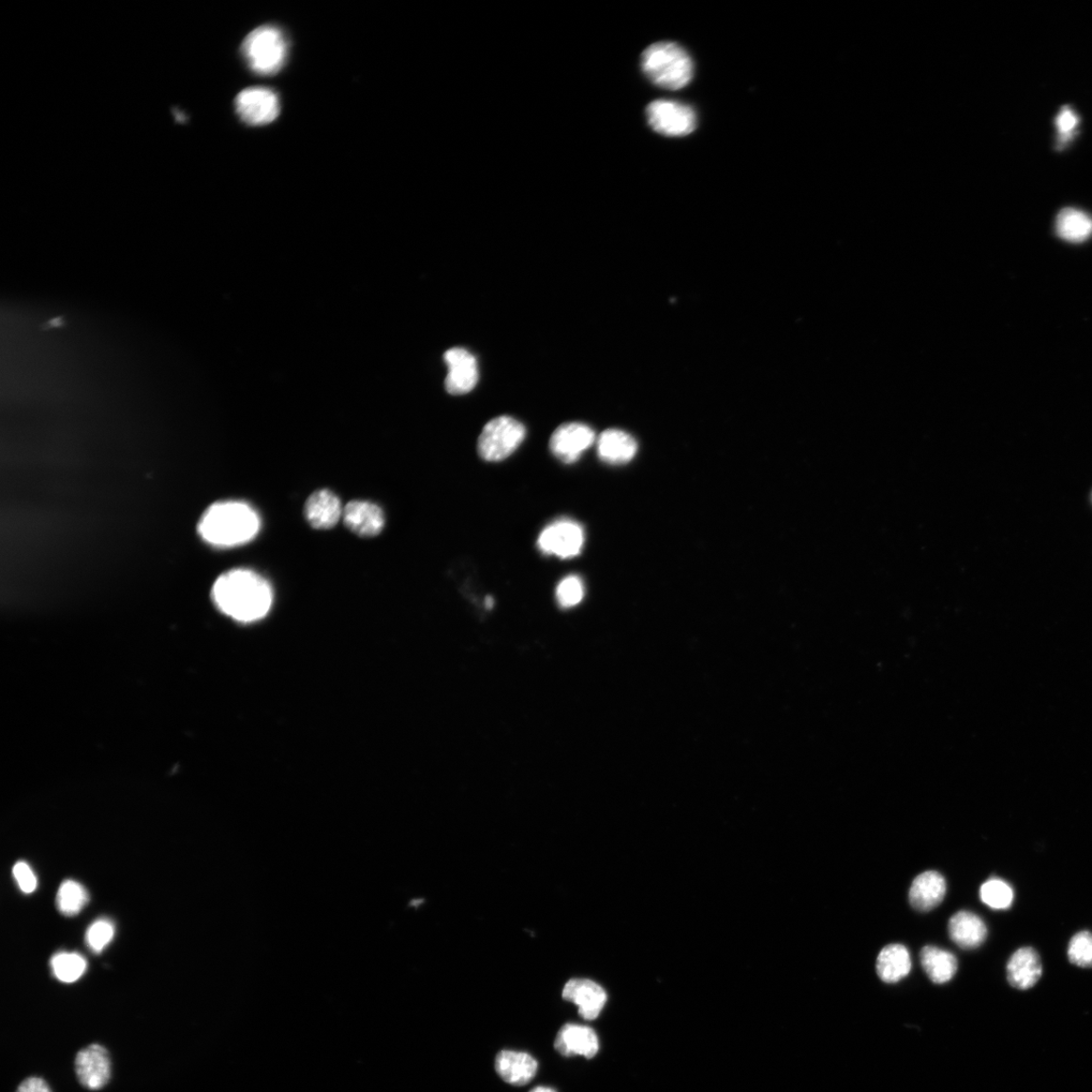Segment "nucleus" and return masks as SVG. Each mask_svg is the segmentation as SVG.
I'll return each mask as SVG.
<instances>
[{"label":"nucleus","instance_id":"obj_1","mask_svg":"<svg viewBox=\"0 0 1092 1092\" xmlns=\"http://www.w3.org/2000/svg\"><path fill=\"white\" fill-rule=\"evenodd\" d=\"M212 595L223 613L241 622L263 618L273 604V591L266 580L242 568L222 575Z\"/></svg>","mask_w":1092,"mask_h":1092},{"label":"nucleus","instance_id":"obj_2","mask_svg":"<svg viewBox=\"0 0 1092 1092\" xmlns=\"http://www.w3.org/2000/svg\"><path fill=\"white\" fill-rule=\"evenodd\" d=\"M260 528V519L254 509L243 502L214 504L203 515L199 532L215 546L233 547L249 543Z\"/></svg>","mask_w":1092,"mask_h":1092},{"label":"nucleus","instance_id":"obj_3","mask_svg":"<svg viewBox=\"0 0 1092 1092\" xmlns=\"http://www.w3.org/2000/svg\"><path fill=\"white\" fill-rule=\"evenodd\" d=\"M641 69L656 86L678 91L694 76L692 58L680 45L671 42L653 44L641 56Z\"/></svg>","mask_w":1092,"mask_h":1092},{"label":"nucleus","instance_id":"obj_4","mask_svg":"<svg viewBox=\"0 0 1092 1092\" xmlns=\"http://www.w3.org/2000/svg\"><path fill=\"white\" fill-rule=\"evenodd\" d=\"M289 44L286 36L275 26L254 29L244 40L242 54L253 72L260 76H273L286 63Z\"/></svg>","mask_w":1092,"mask_h":1092},{"label":"nucleus","instance_id":"obj_5","mask_svg":"<svg viewBox=\"0 0 1092 1092\" xmlns=\"http://www.w3.org/2000/svg\"><path fill=\"white\" fill-rule=\"evenodd\" d=\"M527 428L510 416L492 419L483 429L477 451L487 461H501L510 456L525 441Z\"/></svg>","mask_w":1092,"mask_h":1092},{"label":"nucleus","instance_id":"obj_6","mask_svg":"<svg viewBox=\"0 0 1092 1092\" xmlns=\"http://www.w3.org/2000/svg\"><path fill=\"white\" fill-rule=\"evenodd\" d=\"M648 121L653 131L667 137H684L697 127L695 111L687 104L660 99L649 104Z\"/></svg>","mask_w":1092,"mask_h":1092},{"label":"nucleus","instance_id":"obj_7","mask_svg":"<svg viewBox=\"0 0 1092 1092\" xmlns=\"http://www.w3.org/2000/svg\"><path fill=\"white\" fill-rule=\"evenodd\" d=\"M584 529L572 519H559L538 536L537 546L546 556L561 559L578 557L584 546Z\"/></svg>","mask_w":1092,"mask_h":1092},{"label":"nucleus","instance_id":"obj_8","mask_svg":"<svg viewBox=\"0 0 1092 1092\" xmlns=\"http://www.w3.org/2000/svg\"><path fill=\"white\" fill-rule=\"evenodd\" d=\"M236 112L250 126H263L275 121L280 112L277 95L263 87L247 88L235 100Z\"/></svg>","mask_w":1092,"mask_h":1092},{"label":"nucleus","instance_id":"obj_9","mask_svg":"<svg viewBox=\"0 0 1092 1092\" xmlns=\"http://www.w3.org/2000/svg\"><path fill=\"white\" fill-rule=\"evenodd\" d=\"M595 441L593 429L582 423H565L552 433L550 451L564 463L580 459Z\"/></svg>","mask_w":1092,"mask_h":1092},{"label":"nucleus","instance_id":"obj_10","mask_svg":"<svg viewBox=\"0 0 1092 1092\" xmlns=\"http://www.w3.org/2000/svg\"><path fill=\"white\" fill-rule=\"evenodd\" d=\"M79 1082L89 1090L106 1086L112 1075L110 1055L104 1047L93 1044L81 1050L76 1058Z\"/></svg>","mask_w":1092,"mask_h":1092},{"label":"nucleus","instance_id":"obj_11","mask_svg":"<svg viewBox=\"0 0 1092 1092\" xmlns=\"http://www.w3.org/2000/svg\"><path fill=\"white\" fill-rule=\"evenodd\" d=\"M448 367L446 391L452 395H465L474 390L478 381L475 357L467 349L455 348L444 354Z\"/></svg>","mask_w":1092,"mask_h":1092},{"label":"nucleus","instance_id":"obj_12","mask_svg":"<svg viewBox=\"0 0 1092 1092\" xmlns=\"http://www.w3.org/2000/svg\"><path fill=\"white\" fill-rule=\"evenodd\" d=\"M563 998L578 1006L582 1019L593 1021L604 1009L607 994L590 979H571L564 987Z\"/></svg>","mask_w":1092,"mask_h":1092},{"label":"nucleus","instance_id":"obj_13","mask_svg":"<svg viewBox=\"0 0 1092 1092\" xmlns=\"http://www.w3.org/2000/svg\"><path fill=\"white\" fill-rule=\"evenodd\" d=\"M555 1048L564 1057L584 1056L591 1059L600 1051V1040L589 1027L566 1024L558 1033Z\"/></svg>","mask_w":1092,"mask_h":1092},{"label":"nucleus","instance_id":"obj_14","mask_svg":"<svg viewBox=\"0 0 1092 1092\" xmlns=\"http://www.w3.org/2000/svg\"><path fill=\"white\" fill-rule=\"evenodd\" d=\"M342 517L347 528L359 536H376L385 527L382 509L367 501H351L344 507Z\"/></svg>","mask_w":1092,"mask_h":1092},{"label":"nucleus","instance_id":"obj_15","mask_svg":"<svg viewBox=\"0 0 1092 1092\" xmlns=\"http://www.w3.org/2000/svg\"><path fill=\"white\" fill-rule=\"evenodd\" d=\"M947 884L944 877L936 871L920 874L912 882L909 889V903L921 912L930 911L945 899Z\"/></svg>","mask_w":1092,"mask_h":1092},{"label":"nucleus","instance_id":"obj_16","mask_svg":"<svg viewBox=\"0 0 1092 1092\" xmlns=\"http://www.w3.org/2000/svg\"><path fill=\"white\" fill-rule=\"evenodd\" d=\"M1008 980L1014 989L1026 991L1035 986L1042 976V962L1033 948L1017 950L1011 957L1007 967Z\"/></svg>","mask_w":1092,"mask_h":1092},{"label":"nucleus","instance_id":"obj_17","mask_svg":"<svg viewBox=\"0 0 1092 1092\" xmlns=\"http://www.w3.org/2000/svg\"><path fill=\"white\" fill-rule=\"evenodd\" d=\"M305 516L313 528L331 529L343 516L341 502L331 491H317L306 503Z\"/></svg>","mask_w":1092,"mask_h":1092},{"label":"nucleus","instance_id":"obj_18","mask_svg":"<svg viewBox=\"0 0 1092 1092\" xmlns=\"http://www.w3.org/2000/svg\"><path fill=\"white\" fill-rule=\"evenodd\" d=\"M496 1071L501 1079L512 1085L529 1083L536 1075L538 1064L529 1054L516 1051H501L495 1062Z\"/></svg>","mask_w":1092,"mask_h":1092},{"label":"nucleus","instance_id":"obj_19","mask_svg":"<svg viewBox=\"0 0 1092 1092\" xmlns=\"http://www.w3.org/2000/svg\"><path fill=\"white\" fill-rule=\"evenodd\" d=\"M949 935L957 946L965 950L981 946L987 937L984 922L974 912H957L949 921Z\"/></svg>","mask_w":1092,"mask_h":1092},{"label":"nucleus","instance_id":"obj_20","mask_svg":"<svg viewBox=\"0 0 1092 1092\" xmlns=\"http://www.w3.org/2000/svg\"><path fill=\"white\" fill-rule=\"evenodd\" d=\"M598 456L611 465L631 461L637 452V444L630 434L618 430L604 431L598 439Z\"/></svg>","mask_w":1092,"mask_h":1092},{"label":"nucleus","instance_id":"obj_21","mask_svg":"<svg viewBox=\"0 0 1092 1092\" xmlns=\"http://www.w3.org/2000/svg\"><path fill=\"white\" fill-rule=\"evenodd\" d=\"M876 969L882 981L889 984L901 981L911 970L908 950L900 944L886 946L878 955Z\"/></svg>","mask_w":1092,"mask_h":1092},{"label":"nucleus","instance_id":"obj_22","mask_svg":"<svg viewBox=\"0 0 1092 1092\" xmlns=\"http://www.w3.org/2000/svg\"><path fill=\"white\" fill-rule=\"evenodd\" d=\"M1055 231L1062 241L1083 243L1092 236V217L1081 209L1064 208L1056 218Z\"/></svg>","mask_w":1092,"mask_h":1092},{"label":"nucleus","instance_id":"obj_23","mask_svg":"<svg viewBox=\"0 0 1092 1092\" xmlns=\"http://www.w3.org/2000/svg\"><path fill=\"white\" fill-rule=\"evenodd\" d=\"M921 963L927 977L936 984H944L950 981L958 969L956 957L935 946H926L921 952Z\"/></svg>","mask_w":1092,"mask_h":1092},{"label":"nucleus","instance_id":"obj_24","mask_svg":"<svg viewBox=\"0 0 1092 1092\" xmlns=\"http://www.w3.org/2000/svg\"><path fill=\"white\" fill-rule=\"evenodd\" d=\"M88 900L86 889L79 882L67 880L60 886L56 902L63 916L73 917L80 914Z\"/></svg>","mask_w":1092,"mask_h":1092},{"label":"nucleus","instance_id":"obj_25","mask_svg":"<svg viewBox=\"0 0 1092 1092\" xmlns=\"http://www.w3.org/2000/svg\"><path fill=\"white\" fill-rule=\"evenodd\" d=\"M55 977L65 983L78 981L86 970L87 964L82 956L77 953H59L51 960Z\"/></svg>","mask_w":1092,"mask_h":1092},{"label":"nucleus","instance_id":"obj_26","mask_svg":"<svg viewBox=\"0 0 1092 1092\" xmlns=\"http://www.w3.org/2000/svg\"><path fill=\"white\" fill-rule=\"evenodd\" d=\"M980 899L993 909H1008L1013 902V890L1006 881L994 878L981 886Z\"/></svg>","mask_w":1092,"mask_h":1092},{"label":"nucleus","instance_id":"obj_27","mask_svg":"<svg viewBox=\"0 0 1092 1092\" xmlns=\"http://www.w3.org/2000/svg\"><path fill=\"white\" fill-rule=\"evenodd\" d=\"M584 582L576 575L567 576L563 579L556 591L558 603L563 608L577 606L581 603L582 598H584Z\"/></svg>","mask_w":1092,"mask_h":1092},{"label":"nucleus","instance_id":"obj_28","mask_svg":"<svg viewBox=\"0 0 1092 1092\" xmlns=\"http://www.w3.org/2000/svg\"><path fill=\"white\" fill-rule=\"evenodd\" d=\"M1070 962L1082 968H1092V933L1076 934L1068 946Z\"/></svg>","mask_w":1092,"mask_h":1092},{"label":"nucleus","instance_id":"obj_29","mask_svg":"<svg viewBox=\"0 0 1092 1092\" xmlns=\"http://www.w3.org/2000/svg\"><path fill=\"white\" fill-rule=\"evenodd\" d=\"M114 935V924L107 920H99L89 926L86 933L87 946L93 952L100 953L110 944Z\"/></svg>","mask_w":1092,"mask_h":1092},{"label":"nucleus","instance_id":"obj_30","mask_svg":"<svg viewBox=\"0 0 1092 1092\" xmlns=\"http://www.w3.org/2000/svg\"><path fill=\"white\" fill-rule=\"evenodd\" d=\"M1079 123V116L1068 106L1061 109L1060 114L1055 118V124L1060 134L1059 146H1064L1074 136V131Z\"/></svg>","mask_w":1092,"mask_h":1092},{"label":"nucleus","instance_id":"obj_31","mask_svg":"<svg viewBox=\"0 0 1092 1092\" xmlns=\"http://www.w3.org/2000/svg\"><path fill=\"white\" fill-rule=\"evenodd\" d=\"M12 873L23 892L28 894L36 890L37 878L26 862L21 861L14 865Z\"/></svg>","mask_w":1092,"mask_h":1092},{"label":"nucleus","instance_id":"obj_32","mask_svg":"<svg viewBox=\"0 0 1092 1092\" xmlns=\"http://www.w3.org/2000/svg\"><path fill=\"white\" fill-rule=\"evenodd\" d=\"M17 1092H52V1090L47 1083L39 1077H28L20 1084Z\"/></svg>","mask_w":1092,"mask_h":1092},{"label":"nucleus","instance_id":"obj_33","mask_svg":"<svg viewBox=\"0 0 1092 1092\" xmlns=\"http://www.w3.org/2000/svg\"><path fill=\"white\" fill-rule=\"evenodd\" d=\"M65 324H66V320L63 316L56 317V318L45 323L42 326V331H48V329L55 328V327H63Z\"/></svg>","mask_w":1092,"mask_h":1092},{"label":"nucleus","instance_id":"obj_34","mask_svg":"<svg viewBox=\"0 0 1092 1092\" xmlns=\"http://www.w3.org/2000/svg\"><path fill=\"white\" fill-rule=\"evenodd\" d=\"M530 1092H557V1091L555 1089H552L549 1087L538 1086V1087L533 1088Z\"/></svg>","mask_w":1092,"mask_h":1092},{"label":"nucleus","instance_id":"obj_35","mask_svg":"<svg viewBox=\"0 0 1092 1092\" xmlns=\"http://www.w3.org/2000/svg\"><path fill=\"white\" fill-rule=\"evenodd\" d=\"M486 607H487L488 609H491V608H492V607H493V600H492V598H491V597H488V598H487V600H486Z\"/></svg>","mask_w":1092,"mask_h":1092}]
</instances>
